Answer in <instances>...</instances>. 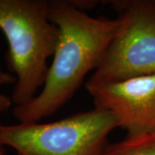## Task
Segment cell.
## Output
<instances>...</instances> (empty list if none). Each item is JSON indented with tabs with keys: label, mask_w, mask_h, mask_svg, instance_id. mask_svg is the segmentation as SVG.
<instances>
[{
	"label": "cell",
	"mask_w": 155,
	"mask_h": 155,
	"mask_svg": "<svg viewBox=\"0 0 155 155\" xmlns=\"http://www.w3.org/2000/svg\"><path fill=\"white\" fill-rule=\"evenodd\" d=\"M120 25L88 81L108 83L155 74V1H111Z\"/></svg>",
	"instance_id": "4"
},
{
	"label": "cell",
	"mask_w": 155,
	"mask_h": 155,
	"mask_svg": "<svg viewBox=\"0 0 155 155\" xmlns=\"http://www.w3.org/2000/svg\"><path fill=\"white\" fill-rule=\"evenodd\" d=\"M96 1H49V17L59 30L58 41L41 91L33 99L15 106L20 122H38L72 99L84 78L95 71L118 31L120 22L86 12Z\"/></svg>",
	"instance_id": "1"
},
{
	"label": "cell",
	"mask_w": 155,
	"mask_h": 155,
	"mask_svg": "<svg viewBox=\"0 0 155 155\" xmlns=\"http://www.w3.org/2000/svg\"><path fill=\"white\" fill-rule=\"evenodd\" d=\"M0 29L5 36L7 67L16 78L15 106L28 103L42 88L58 41L59 30L49 17V1L0 0Z\"/></svg>",
	"instance_id": "2"
},
{
	"label": "cell",
	"mask_w": 155,
	"mask_h": 155,
	"mask_svg": "<svg viewBox=\"0 0 155 155\" xmlns=\"http://www.w3.org/2000/svg\"><path fill=\"white\" fill-rule=\"evenodd\" d=\"M116 127L112 114L93 109L55 122L2 124L0 140L17 155H105Z\"/></svg>",
	"instance_id": "3"
},
{
	"label": "cell",
	"mask_w": 155,
	"mask_h": 155,
	"mask_svg": "<svg viewBox=\"0 0 155 155\" xmlns=\"http://www.w3.org/2000/svg\"><path fill=\"white\" fill-rule=\"evenodd\" d=\"M105 155H155V132L110 144Z\"/></svg>",
	"instance_id": "6"
},
{
	"label": "cell",
	"mask_w": 155,
	"mask_h": 155,
	"mask_svg": "<svg viewBox=\"0 0 155 155\" xmlns=\"http://www.w3.org/2000/svg\"><path fill=\"white\" fill-rule=\"evenodd\" d=\"M85 87L97 110L108 111L126 138L155 132V74L108 83L86 82Z\"/></svg>",
	"instance_id": "5"
},
{
	"label": "cell",
	"mask_w": 155,
	"mask_h": 155,
	"mask_svg": "<svg viewBox=\"0 0 155 155\" xmlns=\"http://www.w3.org/2000/svg\"><path fill=\"white\" fill-rule=\"evenodd\" d=\"M2 126V124L0 123V127ZM5 147L1 143V140H0V155H5Z\"/></svg>",
	"instance_id": "8"
},
{
	"label": "cell",
	"mask_w": 155,
	"mask_h": 155,
	"mask_svg": "<svg viewBox=\"0 0 155 155\" xmlns=\"http://www.w3.org/2000/svg\"><path fill=\"white\" fill-rule=\"evenodd\" d=\"M16 83V78L10 72L4 71L0 67V87L5 84H11ZM13 102L11 97H9L2 92H0V113L7 111L12 105Z\"/></svg>",
	"instance_id": "7"
}]
</instances>
